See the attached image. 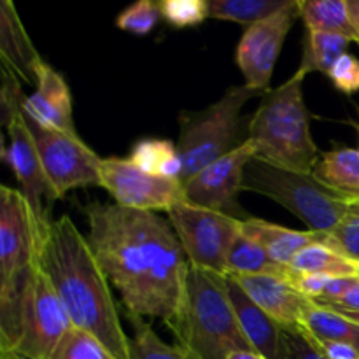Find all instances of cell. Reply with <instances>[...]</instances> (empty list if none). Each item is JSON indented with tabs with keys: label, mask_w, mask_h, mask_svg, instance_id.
Wrapping results in <instances>:
<instances>
[{
	"label": "cell",
	"mask_w": 359,
	"mask_h": 359,
	"mask_svg": "<svg viewBox=\"0 0 359 359\" xmlns=\"http://www.w3.org/2000/svg\"><path fill=\"white\" fill-rule=\"evenodd\" d=\"M0 60L2 67L18 76L21 83L34 86L37 84L39 70L46 63L11 0L0 2Z\"/></svg>",
	"instance_id": "cell-17"
},
{
	"label": "cell",
	"mask_w": 359,
	"mask_h": 359,
	"mask_svg": "<svg viewBox=\"0 0 359 359\" xmlns=\"http://www.w3.org/2000/svg\"><path fill=\"white\" fill-rule=\"evenodd\" d=\"M298 9L309 32L344 35L356 42L349 0H298Z\"/></svg>",
	"instance_id": "cell-21"
},
{
	"label": "cell",
	"mask_w": 359,
	"mask_h": 359,
	"mask_svg": "<svg viewBox=\"0 0 359 359\" xmlns=\"http://www.w3.org/2000/svg\"><path fill=\"white\" fill-rule=\"evenodd\" d=\"M297 18H300L298 0H291L284 9L251 25L242 34L235 62L244 76L245 86L256 93L269 91L277 58Z\"/></svg>",
	"instance_id": "cell-12"
},
{
	"label": "cell",
	"mask_w": 359,
	"mask_h": 359,
	"mask_svg": "<svg viewBox=\"0 0 359 359\" xmlns=\"http://www.w3.org/2000/svg\"><path fill=\"white\" fill-rule=\"evenodd\" d=\"M161 20V11L158 2L153 0H139L130 7L123 9L116 18V25L121 30L133 35H147L153 32L158 21Z\"/></svg>",
	"instance_id": "cell-32"
},
{
	"label": "cell",
	"mask_w": 359,
	"mask_h": 359,
	"mask_svg": "<svg viewBox=\"0 0 359 359\" xmlns=\"http://www.w3.org/2000/svg\"><path fill=\"white\" fill-rule=\"evenodd\" d=\"M51 359H116L107 351V347L98 342L93 335L84 330L72 328L67 332L62 342L56 347Z\"/></svg>",
	"instance_id": "cell-29"
},
{
	"label": "cell",
	"mask_w": 359,
	"mask_h": 359,
	"mask_svg": "<svg viewBox=\"0 0 359 359\" xmlns=\"http://www.w3.org/2000/svg\"><path fill=\"white\" fill-rule=\"evenodd\" d=\"M318 305L335 312H359V279L344 294L333 298V300L319 302Z\"/></svg>",
	"instance_id": "cell-36"
},
{
	"label": "cell",
	"mask_w": 359,
	"mask_h": 359,
	"mask_svg": "<svg viewBox=\"0 0 359 359\" xmlns=\"http://www.w3.org/2000/svg\"><path fill=\"white\" fill-rule=\"evenodd\" d=\"M23 116L56 200L70 189L100 186L102 158L91 151L77 133L44 128L32 121L25 111Z\"/></svg>",
	"instance_id": "cell-9"
},
{
	"label": "cell",
	"mask_w": 359,
	"mask_h": 359,
	"mask_svg": "<svg viewBox=\"0 0 359 359\" xmlns=\"http://www.w3.org/2000/svg\"><path fill=\"white\" fill-rule=\"evenodd\" d=\"M312 174L337 196L359 203V149L335 147L323 153Z\"/></svg>",
	"instance_id": "cell-20"
},
{
	"label": "cell",
	"mask_w": 359,
	"mask_h": 359,
	"mask_svg": "<svg viewBox=\"0 0 359 359\" xmlns=\"http://www.w3.org/2000/svg\"><path fill=\"white\" fill-rule=\"evenodd\" d=\"M168 221L189 265L226 276L228 255L242 230L241 219L182 200L168 210Z\"/></svg>",
	"instance_id": "cell-7"
},
{
	"label": "cell",
	"mask_w": 359,
	"mask_h": 359,
	"mask_svg": "<svg viewBox=\"0 0 359 359\" xmlns=\"http://www.w3.org/2000/svg\"><path fill=\"white\" fill-rule=\"evenodd\" d=\"M349 13L354 32H356V44H359V0H349Z\"/></svg>",
	"instance_id": "cell-37"
},
{
	"label": "cell",
	"mask_w": 359,
	"mask_h": 359,
	"mask_svg": "<svg viewBox=\"0 0 359 359\" xmlns=\"http://www.w3.org/2000/svg\"><path fill=\"white\" fill-rule=\"evenodd\" d=\"M86 241L130 314L161 319L181 311L189 262L170 221L118 203L84 207Z\"/></svg>",
	"instance_id": "cell-1"
},
{
	"label": "cell",
	"mask_w": 359,
	"mask_h": 359,
	"mask_svg": "<svg viewBox=\"0 0 359 359\" xmlns=\"http://www.w3.org/2000/svg\"><path fill=\"white\" fill-rule=\"evenodd\" d=\"M39 262L72 325L93 335L116 359H130V337L121 326L107 277L86 235L69 216L49 223Z\"/></svg>",
	"instance_id": "cell-2"
},
{
	"label": "cell",
	"mask_w": 359,
	"mask_h": 359,
	"mask_svg": "<svg viewBox=\"0 0 359 359\" xmlns=\"http://www.w3.org/2000/svg\"><path fill=\"white\" fill-rule=\"evenodd\" d=\"M167 328L189 359H228L237 351H255L235 316L228 277L191 265L181 311Z\"/></svg>",
	"instance_id": "cell-3"
},
{
	"label": "cell",
	"mask_w": 359,
	"mask_h": 359,
	"mask_svg": "<svg viewBox=\"0 0 359 359\" xmlns=\"http://www.w3.org/2000/svg\"><path fill=\"white\" fill-rule=\"evenodd\" d=\"M242 189L273 200L312 231L333 230L358 203H351L330 191L314 174L287 170L252 158L244 172Z\"/></svg>",
	"instance_id": "cell-6"
},
{
	"label": "cell",
	"mask_w": 359,
	"mask_h": 359,
	"mask_svg": "<svg viewBox=\"0 0 359 359\" xmlns=\"http://www.w3.org/2000/svg\"><path fill=\"white\" fill-rule=\"evenodd\" d=\"M130 160L144 170L154 175L179 179L181 174V158L177 144L165 139H142L132 147Z\"/></svg>",
	"instance_id": "cell-26"
},
{
	"label": "cell",
	"mask_w": 359,
	"mask_h": 359,
	"mask_svg": "<svg viewBox=\"0 0 359 359\" xmlns=\"http://www.w3.org/2000/svg\"><path fill=\"white\" fill-rule=\"evenodd\" d=\"M283 276L287 273L286 266L279 265L269 256V252L256 244L252 238H249L241 230L238 237L235 238L233 245L230 249L226 262V276L242 277V276Z\"/></svg>",
	"instance_id": "cell-24"
},
{
	"label": "cell",
	"mask_w": 359,
	"mask_h": 359,
	"mask_svg": "<svg viewBox=\"0 0 359 359\" xmlns=\"http://www.w3.org/2000/svg\"><path fill=\"white\" fill-rule=\"evenodd\" d=\"M126 319L133 332L128 344L130 359H189L181 347L163 342L144 318L126 312Z\"/></svg>",
	"instance_id": "cell-27"
},
{
	"label": "cell",
	"mask_w": 359,
	"mask_h": 359,
	"mask_svg": "<svg viewBox=\"0 0 359 359\" xmlns=\"http://www.w3.org/2000/svg\"><path fill=\"white\" fill-rule=\"evenodd\" d=\"M256 158V146L248 140L244 146L226 156L212 161L189 179L184 186V200L203 209L223 212L237 219H249V214L238 203V191L244 184V172L249 161Z\"/></svg>",
	"instance_id": "cell-13"
},
{
	"label": "cell",
	"mask_w": 359,
	"mask_h": 359,
	"mask_svg": "<svg viewBox=\"0 0 359 359\" xmlns=\"http://www.w3.org/2000/svg\"><path fill=\"white\" fill-rule=\"evenodd\" d=\"M356 130H358V135H359V123L356 125Z\"/></svg>",
	"instance_id": "cell-40"
},
{
	"label": "cell",
	"mask_w": 359,
	"mask_h": 359,
	"mask_svg": "<svg viewBox=\"0 0 359 359\" xmlns=\"http://www.w3.org/2000/svg\"><path fill=\"white\" fill-rule=\"evenodd\" d=\"M351 39L337 34H325V32H309L305 34L304 55L298 69L311 72H323L328 76L332 67L335 65L340 56L346 55Z\"/></svg>",
	"instance_id": "cell-25"
},
{
	"label": "cell",
	"mask_w": 359,
	"mask_h": 359,
	"mask_svg": "<svg viewBox=\"0 0 359 359\" xmlns=\"http://www.w3.org/2000/svg\"><path fill=\"white\" fill-rule=\"evenodd\" d=\"M161 18L174 28H189L203 23L209 14V0H161Z\"/></svg>",
	"instance_id": "cell-30"
},
{
	"label": "cell",
	"mask_w": 359,
	"mask_h": 359,
	"mask_svg": "<svg viewBox=\"0 0 359 359\" xmlns=\"http://www.w3.org/2000/svg\"><path fill=\"white\" fill-rule=\"evenodd\" d=\"M290 2L291 0H209V14L214 20L251 27L284 9Z\"/></svg>",
	"instance_id": "cell-28"
},
{
	"label": "cell",
	"mask_w": 359,
	"mask_h": 359,
	"mask_svg": "<svg viewBox=\"0 0 359 359\" xmlns=\"http://www.w3.org/2000/svg\"><path fill=\"white\" fill-rule=\"evenodd\" d=\"M228 359H266L265 356H262L256 351H237V353L231 354Z\"/></svg>",
	"instance_id": "cell-38"
},
{
	"label": "cell",
	"mask_w": 359,
	"mask_h": 359,
	"mask_svg": "<svg viewBox=\"0 0 359 359\" xmlns=\"http://www.w3.org/2000/svg\"><path fill=\"white\" fill-rule=\"evenodd\" d=\"M226 277L231 305H233L235 316H237L245 339L249 340L252 349L262 356L266 359H280L284 330L248 297V293L238 286L233 277Z\"/></svg>",
	"instance_id": "cell-18"
},
{
	"label": "cell",
	"mask_w": 359,
	"mask_h": 359,
	"mask_svg": "<svg viewBox=\"0 0 359 359\" xmlns=\"http://www.w3.org/2000/svg\"><path fill=\"white\" fill-rule=\"evenodd\" d=\"M287 270L291 273H304V276L359 277L358 263L340 255L325 242H316L302 249L290 263Z\"/></svg>",
	"instance_id": "cell-22"
},
{
	"label": "cell",
	"mask_w": 359,
	"mask_h": 359,
	"mask_svg": "<svg viewBox=\"0 0 359 359\" xmlns=\"http://www.w3.org/2000/svg\"><path fill=\"white\" fill-rule=\"evenodd\" d=\"M325 244L359 265V203L333 230L326 231Z\"/></svg>",
	"instance_id": "cell-31"
},
{
	"label": "cell",
	"mask_w": 359,
	"mask_h": 359,
	"mask_svg": "<svg viewBox=\"0 0 359 359\" xmlns=\"http://www.w3.org/2000/svg\"><path fill=\"white\" fill-rule=\"evenodd\" d=\"M328 77L342 93L353 95L359 91V60L354 55L346 53L337 60L335 65L328 72Z\"/></svg>",
	"instance_id": "cell-33"
},
{
	"label": "cell",
	"mask_w": 359,
	"mask_h": 359,
	"mask_svg": "<svg viewBox=\"0 0 359 359\" xmlns=\"http://www.w3.org/2000/svg\"><path fill=\"white\" fill-rule=\"evenodd\" d=\"M280 359H328L323 356L302 332H283V353Z\"/></svg>",
	"instance_id": "cell-34"
},
{
	"label": "cell",
	"mask_w": 359,
	"mask_h": 359,
	"mask_svg": "<svg viewBox=\"0 0 359 359\" xmlns=\"http://www.w3.org/2000/svg\"><path fill=\"white\" fill-rule=\"evenodd\" d=\"M23 111L32 121L44 128L77 133L72 118V95L65 77L44 63L39 70L34 93L27 95Z\"/></svg>",
	"instance_id": "cell-16"
},
{
	"label": "cell",
	"mask_w": 359,
	"mask_h": 359,
	"mask_svg": "<svg viewBox=\"0 0 359 359\" xmlns=\"http://www.w3.org/2000/svg\"><path fill=\"white\" fill-rule=\"evenodd\" d=\"M242 231L262 245L273 262L286 269L302 249L316 242H325V233L321 231L291 230L252 216L242 221Z\"/></svg>",
	"instance_id": "cell-19"
},
{
	"label": "cell",
	"mask_w": 359,
	"mask_h": 359,
	"mask_svg": "<svg viewBox=\"0 0 359 359\" xmlns=\"http://www.w3.org/2000/svg\"><path fill=\"white\" fill-rule=\"evenodd\" d=\"M4 126L9 135V146L4 149V160L16 175L18 182H20V191L27 196L39 219L44 224H49L51 221L48 217V210L42 205V200L56 198L44 174L42 161L39 158L34 137L25 121L23 111L14 114Z\"/></svg>",
	"instance_id": "cell-14"
},
{
	"label": "cell",
	"mask_w": 359,
	"mask_h": 359,
	"mask_svg": "<svg viewBox=\"0 0 359 359\" xmlns=\"http://www.w3.org/2000/svg\"><path fill=\"white\" fill-rule=\"evenodd\" d=\"M305 333V332H304ZM312 346L319 351L325 358L328 359H359V351L354 349L353 346H347L342 342H333V340H316L311 339Z\"/></svg>",
	"instance_id": "cell-35"
},
{
	"label": "cell",
	"mask_w": 359,
	"mask_h": 359,
	"mask_svg": "<svg viewBox=\"0 0 359 359\" xmlns=\"http://www.w3.org/2000/svg\"><path fill=\"white\" fill-rule=\"evenodd\" d=\"M307 72L298 69L279 88L262 95L258 109L249 119V140L256 146V158L287 170L312 174L319 161L312 139L311 118L304 102Z\"/></svg>",
	"instance_id": "cell-4"
},
{
	"label": "cell",
	"mask_w": 359,
	"mask_h": 359,
	"mask_svg": "<svg viewBox=\"0 0 359 359\" xmlns=\"http://www.w3.org/2000/svg\"><path fill=\"white\" fill-rule=\"evenodd\" d=\"M339 314L346 316L347 319H351V321L358 323V325H359V312H339Z\"/></svg>",
	"instance_id": "cell-39"
},
{
	"label": "cell",
	"mask_w": 359,
	"mask_h": 359,
	"mask_svg": "<svg viewBox=\"0 0 359 359\" xmlns=\"http://www.w3.org/2000/svg\"><path fill=\"white\" fill-rule=\"evenodd\" d=\"M48 226L20 189L0 186V283L35 269Z\"/></svg>",
	"instance_id": "cell-10"
},
{
	"label": "cell",
	"mask_w": 359,
	"mask_h": 359,
	"mask_svg": "<svg viewBox=\"0 0 359 359\" xmlns=\"http://www.w3.org/2000/svg\"><path fill=\"white\" fill-rule=\"evenodd\" d=\"M100 186L114 203L133 210H170L184 200L179 179L154 175L130 158H102Z\"/></svg>",
	"instance_id": "cell-11"
},
{
	"label": "cell",
	"mask_w": 359,
	"mask_h": 359,
	"mask_svg": "<svg viewBox=\"0 0 359 359\" xmlns=\"http://www.w3.org/2000/svg\"><path fill=\"white\" fill-rule=\"evenodd\" d=\"M255 90L233 86L214 104L200 111H184L179 116L177 153L181 158L179 182L182 186L212 161L226 156L249 140V123L242 109Z\"/></svg>",
	"instance_id": "cell-5"
},
{
	"label": "cell",
	"mask_w": 359,
	"mask_h": 359,
	"mask_svg": "<svg viewBox=\"0 0 359 359\" xmlns=\"http://www.w3.org/2000/svg\"><path fill=\"white\" fill-rule=\"evenodd\" d=\"M72 326L62 300L39 262L25 293L18 344L7 359H51Z\"/></svg>",
	"instance_id": "cell-8"
},
{
	"label": "cell",
	"mask_w": 359,
	"mask_h": 359,
	"mask_svg": "<svg viewBox=\"0 0 359 359\" xmlns=\"http://www.w3.org/2000/svg\"><path fill=\"white\" fill-rule=\"evenodd\" d=\"M305 335L316 340H333L359 351V325L335 311L312 302L304 314Z\"/></svg>",
	"instance_id": "cell-23"
},
{
	"label": "cell",
	"mask_w": 359,
	"mask_h": 359,
	"mask_svg": "<svg viewBox=\"0 0 359 359\" xmlns=\"http://www.w3.org/2000/svg\"><path fill=\"white\" fill-rule=\"evenodd\" d=\"M248 297L266 312L286 332L304 330V314L312 300L294 287L290 272L283 276H242L233 277Z\"/></svg>",
	"instance_id": "cell-15"
}]
</instances>
